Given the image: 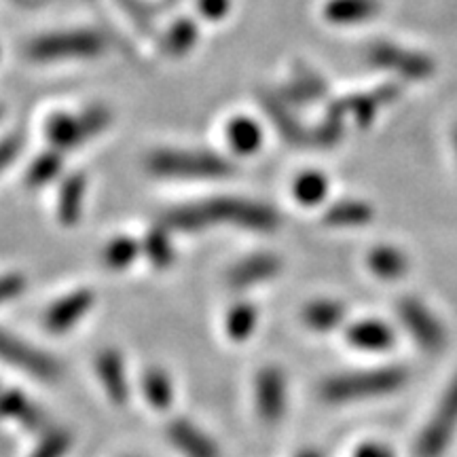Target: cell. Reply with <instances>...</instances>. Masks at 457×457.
<instances>
[{"label": "cell", "mask_w": 457, "mask_h": 457, "mask_svg": "<svg viewBox=\"0 0 457 457\" xmlns=\"http://www.w3.org/2000/svg\"><path fill=\"white\" fill-rule=\"evenodd\" d=\"M165 225L180 231H197L212 225H236L253 231H273L279 225L270 205L237 197H216L208 202L182 205L165 214Z\"/></svg>", "instance_id": "cell-1"}, {"label": "cell", "mask_w": 457, "mask_h": 457, "mask_svg": "<svg viewBox=\"0 0 457 457\" xmlns=\"http://www.w3.org/2000/svg\"><path fill=\"white\" fill-rule=\"evenodd\" d=\"M409 381V370L403 367H381L356 373L335 375L322 381L320 396L327 403H352L398 392Z\"/></svg>", "instance_id": "cell-2"}, {"label": "cell", "mask_w": 457, "mask_h": 457, "mask_svg": "<svg viewBox=\"0 0 457 457\" xmlns=\"http://www.w3.org/2000/svg\"><path fill=\"white\" fill-rule=\"evenodd\" d=\"M148 170L170 179H222L231 176L227 159L208 151H159L148 157Z\"/></svg>", "instance_id": "cell-3"}, {"label": "cell", "mask_w": 457, "mask_h": 457, "mask_svg": "<svg viewBox=\"0 0 457 457\" xmlns=\"http://www.w3.org/2000/svg\"><path fill=\"white\" fill-rule=\"evenodd\" d=\"M111 123V112L104 106H91L81 114L57 112L51 114L45 125V138L54 146V151H71L81 142H87Z\"/></svg>", "instance_id": "cell-4"}, {"label": "cell", "mask_w": 457, "mask_h": 457, "mask_svg": "<svg viewBox=\"0 0 457 457\" xmlns=\"http://www.w3.org/2000/svg\"><path fill=\"white\" fill-rule=\"evenodd\" d=\"M104 51V38L89 30L57 32L37 38L28 47V55L37 62L66 60V57H96Z\"/></svg>", "instance_id": "cell-5"}, {"label": "cell", "mask_w": 457, "mask_h": 457, "mask_svg": "<svg viewBox=\"0 0 457 457\" xmlns=\"http://www.w3.org/2000/svg\"><path fill=\"white\" fill-rule=\"evenodd\" d=\"M457 430V377L445 392V396L428 421L415 445L417 457H441L451 445Z\"/></svg>", "instance_id": "cell-6"}, {"label": "cell", "mask_w": 457, "mask_h": 457, "mask_svg": "<svg viewBox=\"0 0 457 457\" xmlns=\"http://www.w3.org/2000/svg\"><path fill=\"white\" fill-rule=\"evenodd\" d=\"M367 60L381 71L394 72L409 81H421L432 77L434 62L426 54H417L413 49H404L394 43H373L367 47Z\"/></svg>", "instance_id": "cell-7"}, {"label": "cell", "mask_w": 457, "mask_h": 457, "mask_svg": "<svg viewBox=\"0 0 457 457\" xmlns=\"http://www.w3.org/2000/svg\"><path fill=\"white\" fill-rule=\"evenodd\" d=\"M400 322L409 330L415 343L426 352H443L447 345V328L434 313L417 299H400L396 305Z\"/></svg>", "instance_id": "cell-8"}, {"label": "cell", "mask_w": 457, "mask_h": 457, "mask_svg": "<svg viewBox=\"0 0 457 457\" xmlns=\"http://www.w3.org/2000/svg\"><path fill=\"white\" fill-rule=\"evenodd\" d=\"M0 360L24 369L26 373L45 381H55L62 375V367L55 358L28 345V343L20 341L13 335L4 333V330H0Z\"/></svg>", "instance_id": "cell-9"}, {"label": "cell", "mask_w": 457, "mask_h": 457, "mask_svg": "<svg viewBox=\"0 0 457 457\" xmlns=\"http://www.w3.org/2000/svg\"><path fill=\"white\" fill-rule=\"evenodd\" d=\"M256 409L267 424H273L284 415L286 381L279 369L267 367L256 377Z\"/></svg>", "instance_id": "cell-10"}, {"label": "cell", "mask_w": 457, "mask_h": 457, "mask_svg": "<svg viewBox=\"0 0 457 457\" xmlns=\"http://www.w3.org/2000/svg\"><path fill=\"white\" fill-rule=\"evenodd\" d=\"M400 96V87L398 85H384V87L369 91V94H358V96H350V98L337 100V104L345 117H352L360 128L364 125L373 123L375 114L381 111V108L392 104Z\"/></svg>", "instance_id": "cell-11"}, {"label": "cell", "mask_w": 457, "mask_h": 457, "mask_svg": "<svg viewBox=\"0 0 457 457\" xmlns=\"http://www.w3.org/2000/svg\"><path fill=\"white\" fill-rule=\"evenodd\" d=\"M94 305V293L91 290H77V293L64 296L45 313V328L51 333H64V330L72 328L77 320L85 316Z\"/></svg>", "instance_id": "cell-12"}, {"label": "cell", "mask_w": 457, "mask_h": 457, "mask_svg": "<svg viewBox=\"0 0 457 457\" xmlns=\"http://www.w3.org/2000/svg\"><path fill=\"white\" fill-rule=\"evenodd\" d=\"M282 271V261L276 254H254L237 262L231 271H228V284L233 288H245V286H253L265 279L276 278Z\"/></svg>", "instance_id": "cell-13"}, {"label": "cell", "mask_w": 457, "mask_h": 457, "mask_svg": "<svg viewBox=\"0 0 457 457\" xmlns=\"http://www.w3.org/2000/svg\"><path fill=\"white\" fill-rule=\"evenodd\" d=\"M168 438L187 457H219V449L205 434L187 420H174L168 426Z\"/></svg>", "instance_id": "cell-14"}, {"label": "cell", "mask_w": 457, "mask_h": 457, "mask_svg": "<svg viewBox=\"0 0 457 457\" xmlns=\"http://www.w3.org/2000/svg\"><path fill=\"white\" fill-rule=\"evenodd\" d=\"M96 369H98L102 384H104L112 403L123 404L129 396V387H128V377H125L121 353L112 350L102 352L98 356V362H96Z\"/></svg>", "instance_id": "cell-15"}, {"label": "cell", "mask_w": 457, "mask_h": 457, "mask_svg": "<svg viewBox=\"0 0 457 457\" xmlns=\"http://www.w3.org/2000/svg\"><path fill=\"white\" fill-rule=\"evenodd\" d=\"M379 9V0H330L324 7V15L333 24L353 26L373 20Z\"/></svg>", "instance_id": "cell-16"}, {"label": "cell", "mask_w": 457, "mask_h": 457, "mask_svg": "<svg viewBox=\"0 0 457 457\" xmlns=\"http://www.w3.org/2000/svg\"><path fill=\"white\" fill-rule=\"evenodd\" d=\"M262 108H265L267 114L273 119L279 134H282L284 140H288L290 145H305V142H312V136L307 134L305 128L296 121V117L290 112L288 102L284 98H276V96H265L262 98Z\"/></svg>", "instance_id": "cell-17"}, {"label": "cell", "mask_w": 457, "mask_h": 457, "mask_svg": "<svg viewBox=\"0 0 457 457\" xmlns=\"http://www.w3.org/2000/svg\"><path fill=\"white\" fill-rule=\"evenodd\" d=\"M327 91L328 85L322 77H318V74L310 71V68L299 66L295 71L293 81L288 83L282 98L288 102V104H312V102L324 98Z\"/></svg>", "instance_id": "cell-18"}, {"label": "cell", "mask_w": 457, "mask_h": 457, "mask_svg": "<svg viewBox=\"0 0 457 457\" xmlns=\"http://www.w3.org/2000/svg\"><path fill=\"white\" fill-rule=\"evenodd\" d=\"M0 415L13 417L30 430H43L47 426V417L41 409H37L24 394L15 390L0 392Z\"/></svg>", "instance_id": "cell-19"}, {"label": "cell", "mask_w": 457, "mask_h": 457, "mask_svg": "<svg viewBox=\"0 0 457 457\" xmlns=\"http://www.w3.org/2000/svg\"><path fill=\"white\" fill-rule=\"evenodd\" d=\"M347 341L360 350H387L394 345V333L387 324L379 320H362V322L352 324L347 330Z\"/></svg>", "instance_id": "cell-20"}, {"label": "cell", "mask_w": 457, "mask_h": 457, "mask_svg": "<svg viewBox=\"0 0 457 457\" xmlns=\"http://www.w3.org/2000/svg\"><path fill=\"white\" fill-rule=\"evenodd\" d=\"M343 320H345V307L339 301L318 299L303 310V322L320 333H328V330L341 327Z\"/></svg>", "instance_id": "cell-21"}, {"label": "cell", "mask_w": 457, "mask_h": 457, "mask_svg": "<svg viewBox=\"0 0 457 457\" xmlns=\"http://www.w3.org/2000/svg\"><path fill=\"white\" fill-rule=\"evenodd\" d=\"M228 145L239 155H253L262 145L261 125L248 117H236L227 128Z\"/></svg>", "instance_id": "cell-22"}, {"label": "cell", "mask_w": 457, "mask_h": 457, "mask_svg": "<svg viewBox=\"0 0 457 457\" xmlns=\"http://www.w3.org/2000/svg\"><path fill=\"white\" fill-rule=\"evenodd\" d=\"M85 188H87V180L81 174H74L64 182V187L60 191V205H57V214H60L62 225H77L83 208Z\"/></svg>", "instance_id": "cell-23"}, {"label": "cell", "mask_w": 457, "mask_h": 457, "mask_svg": "<svg viewBox=\"0 0 457 457\" xmlns=\"http://www.w3.org/2000/svg\"><path fill=\"white\" fill-rule=\"evenodd\" d=\"M373 208L356 199H345V202L333 204L324 214V220L330 227H364L373 219Z\"/></svg>", "instance_id": "cell-24"}, {"label": "cell", "mask_w": 457, "mask_h": 457, "mask_svg": "<svg viewBox=\"0 0 457 457\" xmlns=\"http://www.w3.org/2000/svg\"><path fill=\"white\" fill-rule=\"evenodd\" d=\"M367 262L370 271L384 279H398L409 270L407 256L400 253L398 248H394V245H379V248L370 250Z\"/></svg>", "instance_id": "cell-25"}, {"label": "cell", "mask_w": 457, "mask_h": 457, "mask_svg": "<svg viewBox=\"0 0 457 457\" xmlns=\"http://www.w3.org/2000/svg\"><path fill=\"white\" fill-rule=\"evenodd\" d=\"M345 112L341 111L337 102H333V104L328 106L327 114H324L322 123L312 131V142L318 146H335L337 142L341 140L343 131H345Z\"/></svg>", "instance_id": "cell-26"}, {"label": "cell", "mask_w": 457, "mask_h": 457, "mask_svg": "<svg viewBox=\"0 0 457 457\" xmlns=\"http://www.w3.org/2000/svg\"><path fill=\"white\" fill-rule=\"evenodd\" d=\"M259 312L250 303H237L227 313V333L233 341H245L256 328Z\"/></svg>", "instance_id": "cell-27"}, {"label": "cell", "mask_w": 457, "mask_h": 457, "mask_svg": "<svg viewBox=\"0 0 457 457\" xmlns=\"http://www.w3.org/2000/svg\"><path fill=\"white\" fill-rule=\"evenodd\" d=\"M142 387H145L146 400L155 409L165 411L171 404V398H174V392H171V381L162 369L148 370V373L145 375V381H142Z\"/></svg>", "instance_id": "cell-28"}, {"label": "cell", "mask_w": 457, "mask_h": 457, "mask_svg": "<svg viewBox=\"0 0 457 457\" xmlns=\"http://www.w3.org/2000/svg\"><path fill=\"white\" fill-rule=\"evenodd\" d=\"M328 193V180L327 176L320 171H305L299 179L295 180V197L299 199L303 205H318L324 202Z\"/></svg>", "instance_id": "cell-29"}, {"label": "cell", "mask_w": 457, "mask_h": 457, "mask_svg": "<svg viewBox=\"0 0 457 457\" xmlns=\"http://www.w3.org/2000/svg\"><path fill=\"white\" fill-rule=\"evenodd\" d=\"M60 170H62L60 153L51 148V151L43 153V155L30 165V170H28V174H26L28 187L34 188V187L47 185L49 180H54L55 176L60 174Z\"/></svg>", "instance_id": "cell-30"}, {"label": "cell", "mask_w": 457, "mask_h": 457, "mask_svg": "<svg viewBox=\"0 0 457 457\" xmlns=\"http://www.w3.org/2000/svg\"><path fill=\"white\" fill-rule=\"evenodd\" d=\"M197 41V26L191 20H179L165 38V47L171 55H185Z\"/></svg>", "instance_id": "cell-31"}, {"label": "cell", "mask_w": 457, "mask_h": 457, "mask_svg": "<svg viewBox=\"0 0 457 457\" xmlns=\"http://www.w3.org/2000/svg\"><path fill=\"white\" fill-rule=\"evenodd\" d=\"M138 244L131 237H117L106 245L104 262L111 270H125L138 256Z\"/></svg>", "instance_id": "cell-32"}, {"label": "cell", "mask_w": 457, "mask_h": 457, "mask_svg": "<svg viewBox=\"0 0 457 457\" xmlns=\"http://www.w3.org/2000/svg\"><path fill=\"white\" fill-rule=\"evenodd\" d=\"M145 250L153 265L157 267H168L174 261V248H171L168 233L163 228H153L148 233L145 239Z\"/></svg>", "instance_id": "cell-33"}, {"label": "cell", "mask_w": 457, "mask_h": 457, "mask_svg": "<svg viewBox=\"0 0 457 457\" xmlns=\"http://www.w3.org/2000/svg\"><path fill=\"white\" fill-rule=\"evenodd\" d=\"M71 443L72 438L68 432H49L47 436H45V441L38 445L37 451H34L32 457H62L68 449H71Z\"/></svg>", "instance_id": "cell-34"}, {"label": "cell", "mask_w": 457, "mask_h": 457, "mask_svg": "<svg viewBox=\"0 0 457 457\" xmlns=\"http://www.w3.org/2000/svg\"><path fill=\"white\" fill-rule=\"evenodd\" d=\"M26 290V278L20 273H9L0 278V303L15 299Z\"/></svg>", "instance_id": "cell-35"}, {"label": "cell", "mask_w": 457, "mask_h": 457, "mask_svg": "<svg viewBox=\"0 0 457 457\" xmlns=\"http://www.w3.org/2000/svg\"><path fill=\"white\" fill-rule=\"evenodd\" d=\"M197 7L208 20H222L231 7V0H199Z\"/></svg>", "instance_id": "cell-36"}, {"label": "cell", "mask_w": 457, "mask_h": 457, "mask_svg": "<svg viewBox=\"0 0 457 457\" xmlns=\"http://www.w3.org/2000/svg\"><path fill=\"white\" fill-rule=\"evenodd\" d=\"M21 151V140L17 136H9L0 142V171H3L7 165H11V162L20 155Z\"/></svg>", "instance_id": "cell-37"}, {"label": "cell", "mask_w": 457, "mask_h": 457, "mask_svg": "<svg viewBox=\"0 0 457 457\" xmlns=\"http://www.w3.org/2000/svg\"><path fill=\"white\" fill-rule=\"evenodd\" d=\"M353 457H394V453L384 445H364L356 451Z\"/></svg>", "instance_id": "cell-38"}, {"label": "cell", "mask_w": 457, "mask_h": 457, "mask_svg": "<svg viewBox=\"0 0 457 457\" xmlns=\"http://www.w3.org/2000/svg\"><path fill=\"white\" fill-rule=\"evenodd\" d=\"M296 457H324V455L320 453V451H313V449H310V451H303V453H299Z\"/></svg>", "instance_id": "cell-39"}, {"label": "cell", "mask_w": 457, "mask_h": 457, "mask_svg": "<svg viewBox=\"0 0 457 457\" xmlns=\"http://www.w3.org/2000/svg\"><path fill=\"white\" fill-rule=\"evenodd\" d=\"M453 145H455V153H457V128L453 131Z\"/></svg>", "instance_id": "cell-40"}, {"label": "cell", "mask_w": 457, "mask_h": 457, "mask_svg": "<svg viewBox=\"0 0 457 457\" xmlns=\"http://www.w3.org/2000/svg\"><path fill=\"white\" fill-rule=\"evenodd\" d=\"M0 114H3V108H0Z\"/></svg>", "instance_id": "cell-41"}]
</instances>
